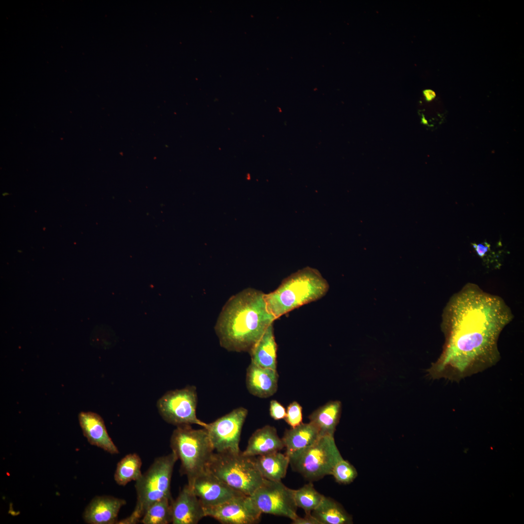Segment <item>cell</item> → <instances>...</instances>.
I'll return each mask as SVG.
<instances>
[{
    "instance_id": "cell-1",
    "label": "cell",
    "mask_w": 524,
    "mask_h": 524,
    "mask_svg": "<svg viewBox=\"0 0 524 524\" xmlns=\"http://www.w3.org/2000/svg\"><path fill=\"white\" fill-rule=\"evenodd\" d=\"M443 314L445 342L427 370L430 378L458 382L498 362L499 337L512 319L502 298L469 283L450 298Z\"/></svg>"
},
{
    "instance_id": "cell-2",
    "label": "cell",
    "mask_w": 524,
    "mask_h": 524,
    "mask_svg": "<svg viewBox=\"0 0 524 524\" xmlns=\"http://www.w3.org/2000/svg\"><path fill=\"white\" fill-rule=\"evenodd\" d=\"M264 293L247 288L232 296L217 319L220 345L229 351L249 352L276 320L267 309Z\"/></svg>"
},
{
    "instance_id": "cell-3",
    "label": "cell",
    "mask_w": 524,
    "mask_h": 524,
    "mask_svg": "<svg viewBox=\"0 0 524 524\" xmlns=\"http://www.w3.org/2000/svg\"><path fill=\"white\" fill-rule=\"evenodd\" d=\"M329 285L317 270L306 267L284 278L274 291L264 294L269 311L276 319L315 301L328 292Z\"/></svg>"
},
{
    "instance_id": "cell-4",
    "label": "cell",
    "mask_w": 524,
    "mask_h": 524,
    "mask_svg": "<svg viewBox=\"0 0 524 524\" xmlns=\"http://www.w3.org/2000/svg\"><path fill=\"white\" fill-rule=\"evenodd\" d=\"M177 460V457L172 451L154 459L148 469L135 481L137 501L133 511L127 518L118 521L116 524H137L151 504L164 498H172L171 481Z\"/></svg>"
},
{
    "instance_id": "cell-5",
    "label": "cell",
    "mask_w": 524,
    "mask_h": 524,
    "mask_svg": "<svg viewBox=\"0 0 524 524\" xmlns=\"http://www.w3.org/2000/svg\"><path fill=\"white\" fill-rule=\"evenodd\" d=\"M170 446L180 461V474L187 476L191 487L196 477L207 469L214 453L207 429H194L191 425L177 426L171 435Z\"/></svg>"
},
{
    "instance_id": "cell-6",
    "label": "cell",
    "mask_w": 524,
    "mask_h": 524,
    "mask_svg": "<svg viewBox=\"0 0 524 524\" xmlns=\"http://www.w3.org/2000/svg\"><path fill=\"white\" fill-rule=\"evenodd\" d=\"M207 469L234 490L251 495L262 484L264 478L256 463L255 457L242 452L214 453Z\"/></svg>"
},
{
    "instance_id": "cell-7",
    "label": "cell",
    "mask_w": 524,
    "mask_h": 524,
    "mask_svg": "<svg viewBox=\"0 0 524 524\" xmlns=\"http://www.w3.org/2000/svg\"><path fill=\"white\" fill-rule=\"evenodd\" d=\"M288 456L292 470L310 482L331 475L335 465L343 459L334 436L330 435L320 436L311 445Z\"/></svg>"
},
{
    "instance_id": "cell-8",
    "label": "cell",
    "mask_w": 524,
    "mask_h": 524,
    "mask_svg": "<svg viewBox=\"0 0 524 524\" xmlns=\"http://www.w3.org/2000/svg\"><path fill=\"white\" fill-rule=\"evenodd\" d=\"M197 394L196 387L187 386L167 392L157 401L159 414L167 423L176 426L197 425L205 427L206 423L196 415Z\"/></svg>"
},
{
    "instance_id": "cell-9",
    "label": "cell",
    "mask_w": 524,
    "mask_h": 524,
    "mask_svg": "<svg viewBox=\"0 0 524 524\" xmlns=\"http://www.w3.org/2000/svg\"><path fill=\"white\" fill-rule=\"evenodd\" d=\"M295 490L281 481L264 478L262 484L249 496L262 513L287 517L293 520L297 516Z\"/></svg>"
},
{
    "instance_id": "cell-10",
    "label": "cell",
    "mask_w": 524,
    "mask_h": 524,
    "mask_svg": "<svg viewBox=\"0 0 524 524\" xmlns=\"http://www.w3.org/2000/svg\"><path fill=\"white\" fill-rule=\"evenodd\" d=\"M247 414V409L239 407L207 424L204 428L207 429L214 450L216 452H241V434Z\"/></svg>"
},
{
    "instance_id": "cell-11",
    "label": "cell",
    "mask_w": 524,
    "mask_h": 524,
    "mask_svg": "<svg viewBox=\"0 0 524 524\" xmlns=\"http://www.w3.org/2000/svg\"><path fill=\"white\" fill-rule=\"evenodd\" d=\"M206 517L213 518L223 524H255L262 513L249 496H236L217 506L204 508Z\"/></svg>"
},
{
    "instance_id": "cell-12",
    "label": "cell",
    "mask_w": 524,
    "mask_h": 524,
    "mask_svg": "<svg viewBox=\"0 0 524 524\" xmlns=\"http://www.w3.org/2000/svg\"><path fill=\"white\" fill-rule=\"evenodd\" d=\"M190 488L204 508L217 506L244 494L230 487L207 469L196 477Z\"/></svg>"
},
{
    "instance_id": "cell-13",
    "label": "cell",
    "mask_w": 524,
    "mask_h": 524,
    "mask_svg": "<svg viewBox=\"0 0 524 524\" xmlns=\"http://www.w3.org/2000/svg\"><path fill=\"white\" fill-rule=\"evenodd\" d=\"M171 505L173 524H197L206 517L203 506L188 484Z\"/></svg>"
},
{
    "instance_id": "cell-14",
    "label": "cell",
    "mask_w": 524,
    "mask_h": 524,
    "mask_svg": "<svg viewBox=\"0 0 524 524\" xmlns=\"http://www.w3.org/2000/svg\"><path fill=\"white\" fill-rule=\"evenodd\" d=\"M126 503L124 499L112 496H97L86 507L83 519L90 524H116L119 511Z\"/></svg>"
},
{
    "instance_id": "cell-15",
    "label": "cell",
    "mask_w": 524,
    "mask_h": 524,
    "mask_svg": "<svg viewBox=\"0 0 524 524\" xmlns=\"http://www.w3.org/2000/svg\"><path fill=\"white\" fill-rule=\"evenodd\" d=\"M78 419L83 434L90 444L111 454L119 453L99 415L91 411H82L79 414Z\"/></svg>"
},
{
    "instance_id": "cell-16",
    "label": "cell",
    "mask_w": 524,
    "mask_h": 524,
    "mask_svg": "<svg viewBox=\"0 0 524 524\" xmlns=\"http://www.w3.org/2000/svg\"><path fill=\"white\" fill-rule=\"evenodd\" d=\"M278 378L276 370L263 368L251 361L246 370V388L254 396L269 397L277 392Z\"/></svg>"
},
{
    "instance_id": "cell-17",
    "label": "cell",
    "mask_w": 524,
    "mask_h": 524,
    "mask_svg": "<svg viewBox=\"0 0 524 524\" xmlns=\"http://www.w3.org/2000/svg\"><path fill=\"white\" fill-rule=\"evenodd\" d=\"M283 448L282 439L278 436L276 428L266 425L252 434L245 450L242 453L246 456L257 457L279 451Z\"/></svg>"
},
{
    "instance_id": "cell-18",
    "label": "cell",
    "mask_w": 524,
    "mask_h": 524,
    "mask_svg": "<svg viewBox=\"0 0 524 524\" xmlns=\"http://www.w3.org/2000/svg\"><path fill=\"white\" fill-rule=\"evenodd\" d=\"M320 436L318 428L311 422L302 423L296 427L286 429L281 438L286 448L285 453L289 455L308 447L314 443Z\"/></svg>"
},
{
    "instance_id": "cell-19",
    "label": "cell",
    "mask_w": 524,
    "mask_h": 524,
    "mask_svg": "<svg viewBox=\"0 0 524 524\" xmlns=\"http://www.w3.org/2000/svg\"><path fill=\"white\" fill-rule=\"evenodd\" d=\"M277 351V344L272 324L268 327L249 353L251 362L263 368L276 370Z\"/></svg>"
},
{
    "instance_id": "cell-20",
    "label": "cell",
    "mask_w": 524,
    "mask_h": 524,
    "mask_svg": "<svg viewBox=\"0 0 524 524\" xmlns=\"http://www.w3.org/2000/svg\"><path fill=\"white\" fill-rule=\"evenodd\" d=\"M257 467L263 478L281 481L286 475L290 458L285 453L274 452L255 457Z\"/></svg>"
},
{
    "instance_id": "cell-21",
    "label": "cell",
    "mask_w": 524,
    "mask_h": 524,
    "mask_svg": "<svg viewBox=\"0 0 524 524\" xmlns=\"http://www.w3.org/2000/svg\"><path fill=\"white\" fill-rule=\"evenodd\" d=\"M342 410L339 401H329L314 410L309 416L310 422L318 428L320 436H334Z\"/></svg>"
},
{
    "instance_id": "cell-22",
    "label": "cell",
    "mask_w": 524,
    "mask_h": 524,
    "mask_svg": "<svg viewBox=\"0 0 524 524\" xmlns=\"http://www.w3.org/2000/svg\"><path fill=\"white\" fill-rule=\"evenodd\" d=\"M311 514L320 524H349L352 523L351 516L333 499L324 496Z\"/></svg>"
},
{
    "instance_id": "cell-23",
    "label": "cell",
    "mask_w": 524,
    "mask_h": 524,
    "mask_svg": "<svg viewBox=\"0 0 524 524\" xmlns=\"http://www.w3.org/2000/svg\"><path fill=\"white\" fill-rule=\"evenodd\" d=\"M142 462L136 453L126 455L117 464L114 479L119 486H125L132 481H136L142 475Z\"/></svg>"
},
{
    "instance_id": "cell-24",
    "label": "cell",
    "mask_w": 524,
    "mask_h": 524,
    "mask_svg": "<svg viewBox=\"0 0 524 524\" xmlns=\"http://www.w3.org/2000/svg\"><path fill=\"white\" fill-rule=\"evenodd\" d=\"M172 498H164L151 504L147 509L140 522L143 524L172 523Z\"/></svg>"
},
{
    "instance_id": "cell-25",
    "label": "cell",
    "mask_w": 524,
    "mask_h": 524,
    "mask_svg": "<svg viewBox=\"0 0 524 524\" xmlns=\"http://www.w3.org/2000/svg\"><path fill=\"white\" fill-rule=\"evenodd\" d=\"M324 495L319 493L311 482L295 490V500L297 508H302L305 513H311L320 504Z\"/></svg>"
},
{
    "instance_id": "cell-26",
    "label": "cell",
    "mask_w": 524,
    "mask_h": 524,
    "mask_svg": "<svg viewBox=\"0 0 524 524\" xmlns=\"http://www.w3.org/2000/svg\"><path fill=\"white\" fill-rule=\"evenodd\" d=\"M331 475L334 477L337 482L342 484H348L356 478L358 473L351 464L343 459L335 465Z\"/></svg>"
},
{
    "instance_id": "cell-27",
    "label": "cell",
    "mask_w": 524,
    "mask_h": 524,
    "mask_svg": "<svg viewBox=\"0 0 524 524\" xmlns=\"http://www.w3.org/2000/svg\"><path fill=\"white\" fill-rule=\"evenodd\" d=\"M285 422L291 427H296L302 423V408L296 401H294L288 406Z\"/></svg>"
},
{
    "instance_id": "cell-28",
    "label": "cell",
    "mask_w": 524,
    "mask_h": 524,
    "mask_svg": "<svg viewBox=\"0 0 524 524\" xmlns=\"http://www.w3.org/2000/svg\"><path fill=\"white\" fill-rule=\"evenodd\" d=\"M269 412L271 417L275 420L284 419L286 413L284 407L276 400L270 401Z\"/></svg>"
},
{
    "instance_id": "cell-29",
    "label": "cell",
    "mask_w": 524,
    "mask_h": 524,
    "mask_svg": "<svg viewBox=\"0 0 524 524\" xmlns=\"http://www.w3.org/2000/svg\"><path fill=\"white\" fill-rule=\"evenodd\" d=\"M293 524H320V523L313 516L311 513H305L303 517L298 515L292 520Z\"/></svg>"
},
{
    "instance_id": "cell-30",
    "label": "cell",
    "mask_w": 524,
    "mask_h": 524,
    "mask_svg": "<svg viewBox=\"0 0 524 524\" xmlns=\"http://www.w3.org/2000/svg\"><path fill=\"white\" fill-rule=\"evenodd\" d=\"M478 255L481 257L485 256L490 249V245L486 242L482 244H472Z\"/></svg>"
}]
</instances>
